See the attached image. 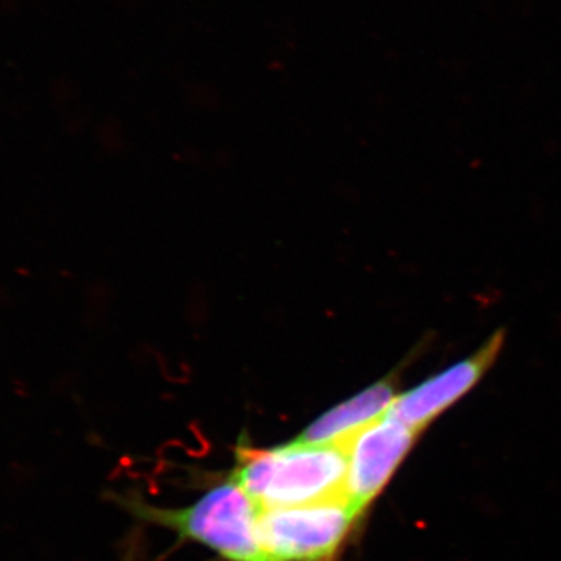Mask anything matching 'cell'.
Wrapping results in <instances>:
<instances>
[{"label": "cell", "mask_w": 561, "mask_h": 561, "mask_svg": "<svg viewBox=\"0 0 561 561\" xmlns=\"http://www.w3.org/2000/svg\"><path fill=\"white\" fill-rule=\"evenodd\" d=\"M419 434L387 412L345 443L348 472L343 494L360 515L390 481Z\"/></svg>", "instance_id": "obj_4"}, {"label": "cell", "mask_w": 561, "mask_h": 561, "mask_svg": "<svg viewBox=\"0 0 561 561\" xmlns=\"http://www.w3.org/2000/svg\"><path fill=\"white\" fill-rule=\"evenodd\" d=\"M359 516L345 496L264 508L257 515V535L271 561H330Z\"/></svg>", "instance_id": "obj_3"}, {"label": "cell", "mask_w": 561, "mask_h": 561, "mask_svg": "<svg viewBox=\"0 0 561 561\" xmlns=\"http://www.w3.org/2000/svg\"><path fill=\"white\" fill-rule=\"evenodd\" d=\"M397 397L390 379L373 383L350 400L321 413L295 440L312 445H345L357 432L386 415Z\"/></svg>", "instance_id": "obj_6"}, {"label": "cell", "mask_w": 561, "mask_h": 561, "mask_svg": "<svg viewBox=\"0 0 561 561\" xmlns=\"http://www.w3.org/2000/svg\"><path fill=\"white\" fill-rule=\"evenodd\" d=\"M122 561H136V559H133V557H131V556H127V557H125V559H124V560H122Z\"/></svg>", "instance_id": "obj_7"}, {"label": "cell", "mask_w": 561, "mask_h": 561, "mask_svg": "<svg viewBox=\"0 0 561 561\" xmlns=\"http://www.w3.org/2000/svg\"><path fill=\"white\" fill-rule=\"evenodd\" d=\"M345 445H289L261 449L239 446L231 479L264 508L294 507L345 496Z\"/></svg>", "instance_id": "obj_1"}, {"label": "cell", "mask_w": 561, "mask_h": 561, "mask_svg": "<svg viewBox=\"0 0 561 561\" xmlns=\"http://www.w3.org/2000/svg\"><path fill=\"white\" fill-rule=\"evenodd\" d=\"M122 505L140 522L157 524L181 538L201 542L225 560L271 561L257 535L260 507L232 479L183 508L157 507L139 497L122 500Z\"/></svg>", "instance_id": "obj_2"}, {"label": "cell", "mask_w": 561, "mask_h": 561, "mask_svg": "<svg viewBox=\"0 0 561 561\" xmlns=\"http://www.w3.org/2000/svg\"><path fill=\"white\" fill-rule=\"evenodd\" d=\"M502 343L504 335L496 332L467 359L456 362L413 389L398 394L389 411L390 415L416 432L423 431L478 386L500 356Z\"/></svg>", "instance_id": "obj_5"}]
</instances>
